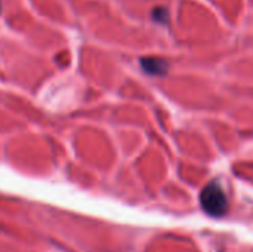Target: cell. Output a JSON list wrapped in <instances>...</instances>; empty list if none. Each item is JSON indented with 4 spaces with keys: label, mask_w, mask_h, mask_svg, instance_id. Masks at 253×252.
<instances>
[{
    "label": "cell",
    "mask_w": 253,
    "mask_h": 252,
    "mask_svg": "<svg viewBox=\"0 0 253 252\" xmlns=\"http://www.w3.org/2000/svg\"><path fill=\"white\" fill-rule=\"evenodd\" d=\"M200 203L203 211L212 217H222L228 211V199L218 183H209L202 190Z\"/></svg>",
    "instance_id": "cell-1"
},
{
    "label": "cell",
    "mask_w": 253,
    "mask_h": 252,
    "mask_svg": "<svg viewBox=\"0 0 253 252\" xmlns=\"http://www.w3.org/2000/svg\"><path fill=\"white\" fill-rule=\"evenodd\" d=\"M141 65L144 68L145 73L151 74V76H162L168 71L169 65L165 59L162 58H153V56H147L141 59Z\"/></svg>",
    "instance_id": "cell-2"
},
{
    "label": "cell",
    "mask_w": 253,
    "mask_h": 252,
    "mask_svg": "<svg viewBox=\"0 0 253 252\" xmlns=\"http://www.w3.org/2000/svg\"><path fill=\"white\" fill-rule=\"evenodd\" d=\"M169 12H168V9H165V7H156L154 10H153V18L157 21V22H160V24H168L169 22Z\"/></svg>",
    "instance_id": "cell-3"
},
{
    "label": "cell",
    "mask_w": 253,
    "mask_h": 252,
    "mask_svg": "<svg viewBox=\"0 0 253 252\" xmlns=\"http://www.w3.org/2000/svg\"><path fill=\"white\" fill-rule=\"evenodd\" d=\"M0 10H1V4H0Z\"/></svg>",
    "instance_id": "cell-4"
}]
</instances>
